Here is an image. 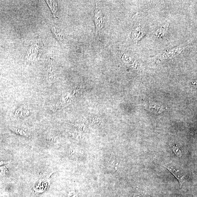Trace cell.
<instances>
[{
  "instance_id": "1",
  "label": "cell",
  "mask_w": 197,
  "mask_h": 197,
  "mask_svg": "<svg viewBox=\"0 0 197 197\" xmlns=\"http://www.w3.org/2000/svg\"><path fill=\"white\" fill-rule=\"evenodd\" d=\"M94 14V22L95 26V36L97 37L100 35L101 30L104 27V16L102 11L97 2L96 1Z\"/></svg>"
},
{
  "instance_id": "2",
  "label": "cell",
  "mask_w": 197,
  "mask_h": 197,
  "mask_svg": "<svg viewBox=\"0 0 197 197\" xmlns=\"http://www.w3.org/2000/svg\"><path fill=\"white\" fill-rule=\"evenodd\" d=\"M163 166L168 170L174 175L179 181L180 185V189L185 182L186 175L184 171L178 166L170 163H167L163 165Z\"/></svg>"
},
{
  "instance_id": "3",
  "label": "cell",
  "mask_w": 197,
  "mask_h": 197,
  "mask_svg": "<svg viewBox=\"0 0 197 197\" xmlns=\"http://www.w3.org/2000/svg\"><path fill=\"white\" fill-rule=\"evenodd\" d=\"M41 47L39 45H33L28 50L27 54V60L28 63L31 64L35 62L41 51Z\"/></svg>"
},
{
  "instance_id": "4",
  "label": "cell",
  "mask_w": 197,
  "mask_h": 197,
  "mask_svg": "<svg viewBox=\"0 0 197 197\" xmlns=\"http://www.w3.org/2000/svg\"><path fill=\"white\" fill-rule=\"evenodd\" d=\"M31 114L30 109L27 105H23L16 109L15 115L17 118L23 119L28 117Z\"/></svg>"
},
{
  "instance_id": "5",
  "label": "cell",
  "mask_w": 197,
  "mask_h": 197,
  "mask_svg": "<svg viewBox=\"0 0 197 197\" xmlns=\"http://www.w3.org/2000/svg\"><path fill=\"white\" fill-rule=\"evenodd\" d=\"M51 29L54 36L60 43L62 42L64 39V35L62 32L55 25L51 26Z\"/></svg>"
},
{
  "instance_id": "6",
  "label": "cell",
  "mask_w": 197,
  "mask_h": 197,
  "mask_svg": "<svg viewBox=\"0 0 197 197\" xmlns=\"http://www.w3.org/2000/svg\"><path fill=\"white\" fill-rule=\"evenodd\" d=\"M49 6L55 18H59L57 2L55 1H46Z\"/></svg>"
},
{
  "instance_id": "7",
  "label": "cell",
  "mask_w": 197,
  "mask_h": 197,
  "mask_svg": "<svg viewBox=\"0 0 197 197\" xmlns=\"http://www.w3.org/2000/svg\"><path fill=\"white\" fill-rule=\"evenodd\" d=\"M13 132L15 133L16 134L20 135V136L25 137H29V135L25 131L21 129L17 128H13L11 129Z\"/></svg>"
},
{
  "instance_id": "8",
  "label": "cell",
  "mask_w": 197,
  "mask_h": 197,
  "mask_svg": "<svg viewBox=\"0 0 197 197\" xmlns=\"http://www.w3.org/2000/svg\"><path fill=\"white\" fill-rule=\"evenodd\" d=\"M172 150L175 155L179 158H181L182 156V153L180 149L177 146L173 147Z\"/></svg>"
}]
</instances>
